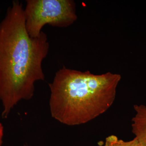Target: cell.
<instances>
[{"label": "cell", "instance_id": "5", "mask_svg": "<svg viewBox=\"0 0 146 146\" xmlns=\"http://www.w3.org/2000/svg\"><path fill=\"white\" fill-rule=\"evenodd\" d=\"M104 146H141L136 138L130 141L119 139L115 135L108 136L106 139Z\"/></svg>", "mask_w": 146, "mask_h": 146}, {"label": "cell", "instance_id": "7", "mask_svg": "<svg viewBox=\"0 0 146 146\" xmlns=\"http://www.w3.org/2000/svg\"><path fill=\"white\" fill-rule=\"evenodd\" d=\"M28 146L25 145V146Z\"/></svg>", "mask_w": 146, "mask_h": 146}, {"label": "cell", "instance_id": "3", "mask_svg": "<svg viewBox=\"0 0 146 146\" xmlns=\"http://www.w3.org/2000/svg\"><path fill=\"white\" fill-rule=\"evenodd\" d=\"M24 16L26 29L32 38L37 37L45 25L67 27L77 19L72 0H27Z\"/></svg>", "mask_w": 146, "mask_h": 146}, {"label": "cell", "instance_id": "2", "mask_svg": "<svg viewBox=\"0 0 146 146\" xmlns=\"http://www.w3.org/2000/svg\"><path fill=\"white\" fill-rule=\"evenodd\" d=\"M121 79L119 74L96 75L63 67L49 84L52 117L67 125L89 122L112 106Z\"/></svg>", "mask_w": 146, "mask_h": 146}, {"label": "cell", "instance_id": "6", "mask_svg": "<svg viewBox=\"0 0 146 146\" xmlns=\"http://www.w3.org/2000/svg\"><path fill=\"white\" fill-rule=\"evenodd\" d=\"M3 127L0 123V146L3 145Z\"/></svg>", "mask_w": 146, "mask_h": 146}, {"label": "cell", "instance_id": "4", "mask_svg": "<svg viewBox=\"0 0 146 146\" xmlns=\"http://www.w3.org/2000/svg\"><path fill=\"white\" fill-rule=\"evenodd\" d=\"M133 107L135 114L132 119V132L141 146H146V106L135 105Z\"/></svg>", "mask_w": 146, "mask_h": 146}, {"label": "cell", "instance_id": "1", "mask_svg": "<svg viewBox=\"0 0 146 146\" xmlns=\"http://www.w3.org/2000/svg\"><path fill=\"white\" fill-rule=\"evenodd\" d=\"M49 44L43 31L32 38L27 31L24 8L14 1L0 23V100L7 118L22 100L33 97L35 83L44 80L43 60Z\"/></svg>", "mask_w": 146, "mask_h": 146}]
</instances>
